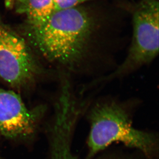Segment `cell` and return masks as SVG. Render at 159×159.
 <instances>
[{"label":"cell","mask_w":159,"mask_h":159,"mask_svg":"<svg viewBox=\"0 0 159 159\" xmlns=\"http://www.w3.org/2000/svg\"><path fill=\"white\" fill-rule=\"evenodd\" d=\"M42 72L25 38L5 23L0 16V78L16 89L32 86Z\"/></svg>","instance_id":"obj_4"},{"label":"cell","mask_w":159,"mask_h":159,"mask_svg":"<svg viewBox=\"0 0 159 159\" xmlns=\"http://www.w3.org/2000/svg\"><path fill=\"white\" fill-rule=\"evenodd\" d=\"M55 10L68 9L84 5L85 3L94 0H53Z\"/></svg>","instance_id":"obj_8"},{"label":"cell","mask_w":159,"mask_h":159,"mask_svg":"<svg viewBox=\"0 0 159 159\" xmlns=\"http://www.w3.org/2000/svg\"><path fill=\"white\" fill-rule=\"evenodd\" d=\"M159 0H141L132 11V37L123 61L107 81L124 76L153 61L159 54Z\"/></svg>","instance_id":"obj_3"},{"label":"cell","mask_w":159,"mask_h":159,"mask_svg":"<svg viewBox=\"0 0 159 159\" xmlns=\"http://www.w3.org/2000/svg\"><path fill=\"white\" fill-rule=\"evenodd\" d=\"M96 24L93 12L81 5L55 10L42 24L23 30L29 45L47 60L71 68L87 53Z\"/></svg>","instance_id":"obj_1"},{"label":"cell","mask_w":159,"mask_h":159,"mask_svg":"<svg viewBox=\"0 0 159 159\" xmlns=\"http://www.w3.org/2000/svg\"><path fill=\"white\" fill-rule=\"evenodd\" d=\"M88 159L114 143L140 150L148 158L155 156L158 140L153 134L135 129L126 110L115 101L98 102L90 114Z\"/></svg>","instance_id":"obj_2"},{"label":"cell","mask_w":159,"mask_h":159,"mask_svg":"<svg viewBox=\"0 0 159 159\" xmlns=\"http://www.w3.org/2000/svg\"><path fill=\"white\" fill-rule=\"evenodd\" d=\"M44 107L30 109L19 95L0 88V134L12 140H27L36 132Z\"/></svg>","instance_id":"obj_5"},{"label":"cell","mask_w":159,"mask_h":159,"mask_svg":"<svg viewBox=\"0 0 159 159\" xmlns=\"http://www.w3.org/2000/svg\"><path fill=\"white\" fill-rule=\"evenodd\" d=\"M12 1L16 12L25 17V25L35 26L42 24L55 11L53 0Z\"/></svg>","instance_id":"obj_6"},{"label":"cell","mask_w":159,"mask_h":159,"mask_svg":"<svg viewBox=\"0 0 159 159\" xmlns=\"http://www.w3.org/2000/svg\"><path fill=\"white\" fill-rule=\"evenodd\" d=\"M73 125L72 120L66 119H60L55 123L52 139V159H76L71 152L70 144Z\"/></svg>","instance_id":"obj_7"}]
</instances>
